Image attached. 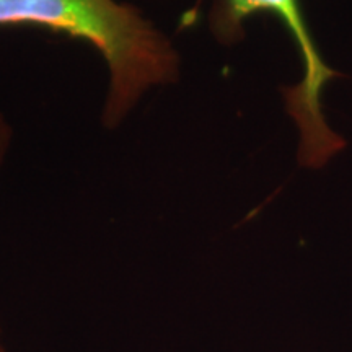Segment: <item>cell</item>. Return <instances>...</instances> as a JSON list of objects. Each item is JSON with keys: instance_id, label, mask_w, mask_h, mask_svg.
<instances>
[{"instance_id": "3957f363", "label": "cell", "mask_w": 352, "mask_h": 352, "mask_svg": "<svg viewBox=\"0 0 352 352\" xmlns=\"http://www.w3.org/2000/svg\"><path fill=\"white\" fill-rule=\"evenodd\" d=\"M12 142V127L8 124L3 114L0 113V166H2L3 160H6L8 147Z\"/></svg>"}, {"instance_id": "277c9868", "label": "cell", "mask_w": 352, "mask_h": 352, "mask_svg": "<svg viewBox=\"0 0 352 352\" xmlns=\"http://www.w3.org/2000/svg\"><path fill=\"white\" fill-rule=\"evenodd\" d=\"M0 352H7L6 346H3V342H2V329H0Z\"/></svg>"}, {"instance_id": "6da1fadb", "label": "cell", "mask_w": 352, "mask_h": 352, "mask_svg": "<svg viewBox=\"0 0 352 352\" xmlns=\"http://www.w3.org/2000/svg\"><path fill=\"white\" fill-rule=\"evenodd\" d=\"M0 26H38L90 43L109 69L103 111L116 127L148 88L173 83L179 56L173 44L132 3L118 0H0Z\"/></svg>"}, {"instance_id": "7a4b0ae2", "label": "cell", "mask_w": 352, "mask_h": 352, "mask_svg": "<svg viewBox=\"0 0 352 352\" xmlns=\"http://www.w3.org/2000/svg\"><path fill=\"white\" fill-rule=\"evenodd\" d=\"M258 13L274 15L287 30L300 54L302 80L296 87L284 88L283 94L287 113L300 131L298 160L303 166L320 168L346 145L329 129L321 109V91L340 74L321 59L300 0H215L209 13L210 30L220 43L233 44L243 38L245 21Z\"/></svg>"}]
</instances>
